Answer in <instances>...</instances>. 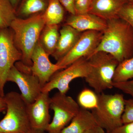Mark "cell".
<instances>
[{"label":"cell","mask_w":133,"mask_h":133,"mask_svg":"<svg viewBox=\"0 0 133 133\" xmlns=\"http://www.w3.org/2000/svg\"><path fill=\"white\" fill-rule=\"evenodd\" d=\"M107 22V28L93 53L98 51L107 52L119 63L132 57L133 29L131 25L119 17Z\"/></svg>","instance_id":"cell-1"},{"label":"cell","mask_w":133,"mask_h":133,"mask_svg":"<svg viewBox=\"0 0 133 133\" xmlns=\"http://www.w3.org/2000/svg\"><path fill=\"white\" fill-rule=\"evenodd\" d=\"M43 13L25 19L16 17L10 26L15 45L22 55L21 62L27 66L32 65L31 56L45 25Z\"/></svg>","instance_id":"cell-2"},{"label":"cell","mask_w":133,"mask_h":133,"mask_svg":"<svg viewBox=\"0 0 133 133\" xmlns=\"http://www.w3.org/2000/svg\"><path fill=\"white\" fill-rule=\"evenodd\" d=\"M88 59L90 71L84 79L89 86L98 94L113 88L114 77L119 63L116 58L107 52L98 51Z\"/></svg>","instance_id":"cell-3"},{"label":"cell","mask_w":133,"mask_h":133,"mask_svg":"<svg viewBox=\"0 0 133 133\" xmlns=\"http://www.w3.org/2000/svg\"><path fill=\"white\" fill-rule=\"evenodd\" d=\"M6 113L0 121V133H29L31 128L27 112V104L21 94L11 91L4 97Z\"/></svg>","instance_id":"cell-4"},{"label":"cell","mask_w":133,"mask_h":133,"mask_svg":"<svg viewBox=\"0 0 133 133\" xmlns=\"http://www.w3.org/2000/svg\"><path fill=\"white\" fill-rule=\"evenodd\" d=\"M98 95L97 107L91 110L98 126L110 132L123 125L122 117L125 108V99L120 94L102 93Z\"/></svg>","instance_id":"cell-5"},{"label":"cell","mask_w":133,"mask_h":133,"mask_svg":"<svg viewBox=\"0 0 133 133\" xmlns=\"http://www.w3.org/2000/svg\"><path fill=\"white\" fill-rule=\"evenodd\" d=\"M66 94L58 92L51 98L50 108L54 116L46 130L48 133H62L80 109L77 101Z\"/></svg>","instance_id":"cell-6"},{"label":"cell","mask_w":133,"mask_h":133,"mask_svg":"<svg viewBox=\"0 0 133 133\" xmlns=\"http://www.w3.org/2000/svg\"><path fill=\"white\" fill-rule=\"evenodd\" d=\"M56 72L48 83L43 87L42 92L49 93L54 89L66 94L70 90V84L74 79L85 78L90 71V65L86 57L81 58L71 64Z\"/></svg>","instance_id":"cell-7"},{"label":"cell","mask_w":133,"mask_h":133,"mask_svg":"<svg viewBox=\"0 0 133 133\" xmlns=\"http://www.w3.org/2000/svg\"><path fill=\"white\" fill-rule=\"evenodd\" d=\"M22 55L15 45L13 33L10 28H0V96L4 97V87L9 72Z\"/></svg>","instance_id":"cell-8"},{"label":"cell","mask_w":133,"mask_h":133,"mask_svg":"<svg viewBox=\"0 0 133 133\" xmlns=\"http://www.w3.org/2000/svg\"><path fill=\"white\" fill-rule=\"evenodd\" d=\"M103 32L89 30L84 31L73 48L65 56L57 62L59 70L66 68L83 57L88 58L92 55L102 39Z\"/></svg>","instance_id":"cell-9"},{"label":"cell","mask_w":133,"mask_h":133,"mask_svg":"<svg viewBox=\"0 0 133 133\" xmlns=\"http://www.w3.org/2000/svg\"><path fill=\"white\" fill-rule=\"evenodd\" d=\"M7 81L16 84L27 105L33 103L42 92V87L36 76L31 73L21 71L15 65L9 72Z\"/></svg>","instance_id":"cell-10"},{"label":"cell","mask_w":133,"mask_h":133,"mask_svg":"<svg viewBox=\"0 0 133 133\" xmlns=\"http://www.w3.org/2000/svg\"><path fill=\"white\" fill-rule=\"evenodd\" d=\"M49 93L42 92L33 103L27 105L31 130L45 133L50 122Z\"/></svg>","instance_id":"cell-11"},{"label":"cell","mask_w":133,"mask_h":133,"mask_svg":"<svg viewBox=\"0 0 133 133\" xmlns=\"http://www.w3.org/2000/svg\"><path fill=\"white\" fill-rule=\"evenodd\" d=\"M49 56L38 41L31 56L32 65L30 69L32 74L38 78L42 88L59 70L56 64L50 61Z\"/></svg>","instance_id":"cell-12"},{"label":"cell","mask_w":133,"mask_h":133,"mask_svg":"<svg viewBox=\"0 0 133 133\" xmlns=\"http://www.w3.org/2000/svg\"><path fill=\"white\" fill-rule=\"evenodd\" d=\"M65 24L81 32L95 30L104 32L107 27V21L90 13L69 16Z\"/></svg>","instance_id":"cell-13"},{"label":"cell","mask_w":133,"mask_h":133,"mask_svg":"<svg viewBox=\"0 0 133 133\" xmlns=\"http://www.w3.org/2000/svg\"><path fill=\"white\" fill-rule=\"evenodd\" d=\"M59 32L57 46L51 55L57 62L63 57L73 48L83 33L65 24L59 30Z\"/></svg>","instance_id":"cell-14"},{"label":"cell","mask_w":133,"mask_h":133,"mask_svg":"<svg viewBox=\"0 0 133 133\" xmlns=\"http://www.w3.org/2000/svg\"><path fill=\"white\" fill-rule=\"evenodd\" d=\"M126 0H92L89 13L99 17L106 21L118 18L121 8Z\"/></svg>","instance_id":"cell-15"},{"label":"cell","mask_w":133,"mask_h":133,"mask_svg":"<svg viewBox=\"0 0 133 133\" xmlns=\"http://www.w3.org/2000/svg\"><path fill=\"white\" fill-rule=\"evenodd\" d=\"M98 126L91 112L80 108L62 133H84Z\"/></svg>","instance_id":"cell-16"},{"label":"cell","mask_w":133,"mask_h":133,"mask_svg":"<svg viewBox=\"0 0 133 133\" xmlns=\"http://www.w3.org/2000/svg\"><path fill=\"white\" fill-rule=\"evenodd\" d=\"M59 30L58 25L45 24L41 32L39 42L49 56L53 54L57 46Z\"/></svg>","instance_id":"cell-17"},{"label":"cell","mask_w":133,"mask_h":133,"mask_svg":"<svg viewBox=\"0 0 133 133\" xmlns=\"http://www.w3.org/2000/svg\"><path fill=\"white\" fill-rule=\"evenodd\" d=\"M49 0H21L16 9L17 17L28 18L44 13L48 7Z\"/></svg>","instance_id":"cell-18"},{"label":"cell","mask_w":133,"mask_h":133,"mask_svg":"<svg viewBox=\"0 0 133 133\" xmlns=\"http://www.w3.org/2000/svg\"><path fill=\"white\" fill-rule=\"evenodd\" d=\"M65 9L59 0H49L48 7L43 13L45 24L58 25L64 18Z\"/></svg>","instance_id":"cell-19"},{"label":"cell","mask_w":133,"mask_h":133,"mask_svg":"<svg viewBox=\"0 0 133 133\" xmlns=\"http://www.w3.org/2000/svg\"><path fill=\"white\" fill-rule=\"evenodd\" d=\"M77 102L80 108L86 110H93L97 107L98 95L94 90L85 88L79 92Z\"/></svg>","instance_id":"cell-20"},{"label":"cell","mask_w":133,"mask_h":133,"mask_svg":"<svg viewBox=\"0 0 133 133\" xmlns=\"http://www.w3.org/2000/svg\"><path fill=\"white\" fill-rule=\"evenodd\" d=\"M16 17V10L10 0H0V28H9Z\"/></svg>","instance_id":"cell-21"},{"label":"cell","mask_w":133,"mask_h":133,"mask_svg":"<svg viewBox=\"0 0 133 133\" xmlns=\"http://www.w3.org/2000/svg\"><path fill=\"white\" fill-rule=\"evenodd\" d=\"M133 78V57L119 63L114 77L113 82H122Z\"/></svg>","instance_id":"cell-22"},{"label":"cell","mask_w":133,"mask_h":133,"mask_svg":"<svg viewBox=\"0 0 133 133\" xmlns=\"http://www.w3.org/2000/svg\"><path fill=\"white\" fill-rule=\"evenodd\" d=\"M120 18L129 23L133 29V6L127 3L121 8L118 14Z\"/></svg>","instance_id":"cell-23"},{"label":"cell","mask_w":133,"mask_h":133,"mask_svg":"<svg viewBox=\"0 0 133 133\" xmlns=\"http://www.w3.org/2000/svg\"><path fill=\"white\" fill-rule=\"evenodd\" d=\"M123 124L133 122V98L125 99V108L122 117Z\"/></svg>","instance_id":"cell-24"},{"label":"cell","mask_w":133,"mask_h":133,"mask_svg":"<svg viewBox=\"0 0 133 133\" xmlns=\"http://www.w3.org/2000/svg\"><path fill=\"white\" fill-rule=\"evenodd\" d=\"M92 0H75L76 15L85 14L89 13Z\"/></svg>","instance_id":"cell-25"},{"label":"cell","mask_w":133,"mask_h":133,"mask_svg":"<svg viewBox=\"0 0 133 133\" xmlns=\"http://www.w3.org/2000/svg\"><path fill=\"white\" fill-rule=\"evenodd\" d=\"M113 86L131 95L133 98V78L125 82H113Z\"/></svg>","instance_id":"cell-26"},{"label":"cell","mask_w":133,"mask_h":133,"mask_svg":"<svg viewBox=\"0 0 133 133\" xmlns=\"http://www.w3.org/2000/svg\"><path fill=\"white\" fill-rule=\"evenodd\" d=\"M59 2L65 10L70 15H76L75 10V0H59Z\"/></svg>","instance_id":"cell-27"},{"label":"cell","mask_w":133,"mask_h":133,"mask_svg":"<svg viewBox=\"0 0 133 133\" xmlns=\"http://www.w3.org/2000/svg\"><path fill=\"white\" fill-rule=\"evenodd\" d=\"M108 133H133V122L123 124Z\"/></svg>","instance_id":"cell-28"},{"label":"cell","mask_w":133,"mask_h":133,"mask_svg":"<svg viewBox=\"0 0 133 133\" xmlns=\"http://www.w3.org/2000/svg\"><path fill=\"white\" fill-rule=\"evenodd\" d=\"M84 133H105V130L99 126H97L94 128L90 129Z\"/></svg>","instance_id":"cell-29"},{"label":"cell","mask_w":133,"mask_h":133,"mask_svg":"<svg viewBox=\"0 0 133 133\" xmlns=\"http://www.w3.org/2000/svg\"><path fill=\"white\" fill-rule=\"evenodd\" d=\"M6 108V105L4 97L0 96V113L5 111Z\"/></svg>","instance_id":"cell-30"},{"label":"cell","mask_w":133,"mask_h":133,"mask_svg":"<svg viewBox=\"0 0 133 133\" xmlns=\"http://www.w3.org/2000/svg\"><path fill=\"white\" fill-rule=\"evenodd\" d=\"M14 7L16 10L17 8L19 5L21 0H10Z\"/></svg>","instance_id":"cell-31"},{"label":"cell","mask_w":133,"mask_h":133,"mask_svg":"<svg viewBox=\"0 0 133 133\" xmlns=\"http://www.w3.org/2000/svg\"><path fill=\"white\" fill-rule=\"evenodd\" d=\"M128 3L133 6V0H126Z\"/></svg>","instance_id":"cell-32"},{"label":"cell","mask_w":133,"mask_h":133,"mask_svg":"<svg viewBox=\"0 0 133 133\" xmlns=\"http://www.w3.org/2000/svg\"><path fill=\"white\" fill-rule=\"evenodd\" d=\"M29 133H42L39 132H37V131H33V130H31L30 132Z\"/></svg>","instance_id":"cell-33"}]
</instances>
